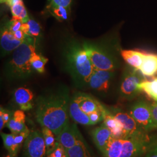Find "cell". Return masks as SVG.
<instances>
[{
	"label": "cell",
	"mask_w": 157,
	"mask_h": 157,
	"mask_svg": "<svg viewBox=\"0 0 157 157\" xmlns=\"http://www.w3.org/2000/svg\"><path fill=\"white\" fill-rule=\"evenodd\" d=\"M69 91L61 86L37 98L35 117L41 127L51 129L56 137L69 122Z\"/></svg>",
	"instance_id": "6da1fadb"
},
{
	"label": "cell",
	"mask_w": 157,
	"mask_h": 157,
	"mask_svg": "<svg viewBox=\"0 0 157 157\" xmlns=\"http://www.w3.org/2000/svg\"><path fill=\"white\" fill-rule=\"evenodd\" d=\"M65 54L68 69L76 83L80 86L89 84L95 69L83 46L71 43L68 45Z\"/></svg>",
	"instance_id": "7a4b0ae2"
},
{
	"label": "cell",
	"mask_w": 157,
	"mask_h": 157,
	"mask_svg": "<svg viewBox=\"0 0 157 157\" xmlns=\"http://www.w3.org/2000/svg\"><path fill=\"white\" fill-rule=\"evenodd\" d=\"M36 39L28 35L22 44L13 52L11 60L7 65V75L11 78H25L33 72L30 59L36 53Z\"/></svg>",
	"instance_id": "3957f363"
},
{
	"label": "cell",
	"mask_w": 157,
	"mask_h": 157,
	"mask_svg": "<svg viewBox=\"0 0 157 157\" xmlns=\"http://www.w3.org/2000/svg\"><path fill=\"white\" fill-rule=\"evenodd\" d=\"M147 132L124 139L120 157H139L146 153L155 140Z\"/></svg>",
	"instance_id": "277c9868"
},
{
	"label": "cell",
	"mask_w": 157,
	"mask_h": 157,
	"mask_svg": "<svg viewBox=\"0 0 157 157\" xmlns=\"http://www.w3.org/2000/svg\"><path fill=\"white\" fill-rule=\"evenodd\" d=\"M139 69L133 68L127 70L124 73L120 86V93L125 98L131 99L140 92L139 84L146 80Z\"/></svg>",
	"instance_id": "5b68a950"
},
{
	"label": "cell",
	"mask_w": 157,
	"mask_h": 157,
	"mask_svg": "<svg viewBox=\"0 0 157 157\" xmlns=\"http://www.w3.org/2000/svg\"><path fill=\"white\" fill-rule=\"evenodd\" d=\"M83 47L86 51L95 70L114 71L116 63L107 52L95 45L84 43Z\"/></svg>",
	"instance_id": "8992f818"
},
{
	"label": "cell",
	"mask_w": 157,
	"mask_h": 157,
	"mask_svg": "<svg viewBox=\"0 0 157 157\" xmlns=\"http://www.w3.org/2000/svg\"><path fill=\"white\" fill-rule=\"evenodd\" d=\"M129 114L146 132L157 130L152 116L150 105L144 101L136 102L130 109Z\"/></svg>",
	"instance_id": "52a82bcc"
},
{
	"label": "cell",
	"mask_w": 157,
	"mask_h": 157,
	"mask_svg": "<svg viewBox=\"0 0 157 157\" xmlns=\"http://www.w3.org/2000/svg\"><path fill=\"white\" fill-rule=\"evenodd\" d=\"M46 154V146L42 132L31 131L23 145V157H45Z\"/></svg>",
	"instance_id": "ba28073f"
},
{
	"label": "cell",
	"mask_w": 157,
	"mask_h": 157,
	"mask_svg": "<svg viewBox=\"0 0 157 157\" xmlns=\"http://www.w3.org/2000/svg\"><path fill=\"white\" fill-rule=\"evenodd\" d=\"M83 138L76 124L69 122L56 137V140L67 150L77 144Z\"/></svg>",
	"instance_id": "9c48e42d"
},
{
	"label": "cell",
	"mask_w": 157,
	"mask_h": 157,
	"mask_svg": "<svg viewBox=\"0 0 157 157\" xmlns=\"http://www.w3.org/2000/svg\"><path fill=\"white\" fill-rule=\"evenodd\" d=\"M114 75V71L94 70L89 82L90 88L98 91L107 92Z\"/></svg>",
	"instance_id": "30bf717a"
},
{
	"label": "cell",
	"mask_w": 157,
	"mask_h": 157,
	"mask_svg": "<svg viewBox=\"0 0 157 157\" xmlns=\"http://www.w3.org/2000/svg\"><path fill=\"white\" fill-rule=\"evenodd\" d=\"M112 113L123 125L124 129L128 136V138L146 133V131L141 128L140 126L136 122L134 118L129 113L122 112L118 109Z\"/></svg>",
	"instance_id": "8fae6325"
},
{
	"label": "cell",
	"mask_w": 157,
	"mask_h": 157,
	"mask_svg": "<svg viewBox=\"0 0 157 157\" xmlns=\"http://www.w3.org/2000/svg\"><path fill=\"white\" fill-rule=\"evenodd\" d=\"M73 97L78 102L80 109L89 117L93 112L97 111H104L106 109L99 101L89 94L78 93Z\"/></svg>",
	"instance_id": "7c38bea8"
},
{
	"label": "cell",
	"mask_w": 157,
	"mask_h": 157,
	"mask_svg": "<svg viewBox=\"0 0 157 157\" xmlns=\"http://www.w3.org/2000/svg\"><path fill=\"white\" fill-rule=\"evenodd\" d=\"M23 41L16 39L13 33L10 30L8 22L2 26L1 29V46L3 55L9 54L13 52Z\"/></svg>",
	"instance_id": "4fadbf2b"
},
{
	"label": "cell",
	"mask_w": 157,
	"mask_h": 157,
	"mask_svg": "<svg viewBox=\"0 0 157 157\" xmlns=\"http://www.w3.org/2000/svg\"><path fill=\"white\" fill-rule=\"evenodd\" d=\"M91 136L95 146L102 155L109 143L113 137L109 129L103 124L92 130Z\"/></svg>",
	"instance_id": "5bb4252c"
},
{
	"label": "cell",
	"mask_w": 157,
	"mask_h": 157,
	"mask_svg": "<svg viewBox=\"0 0 157 157\" xmlns=\"http://www.w3.org/2000/svg\"><path fill=\"white\" fill-rule=\"evenodd\" d=\"M13 98L15 103L23 111H28L34 106L33 92L25 87H19L15 91Z\"/></svg>",
	"instance_id": "9a60e30c"
},
{
	"label": "cell",
	"mask_w": 157,
	"mask_h": 157,
	"mask_svg": "<svg viewBox=\"0 0 157 157\" xmlns=\"http://www.w3.org/2000/svg\"><path fill=\"white\" fill-rule=\"evenodd\" d=\"M102 124L109 129L114 138L124 139L128 138L123 125L115 117L112 112L107 109Z\"/></svg>",
	"instance_id": "2e32d148"
},
{
	"label": "cell",
	"mask_w": 157,
	"mask_h": 157,
	"mask_svg": "<svg viewBox=\"0 0 157 157\" xmlns=\"http://www.w3.org/2000/svg\"><path fill=\"white\" fill-rule=\"evenodd\" d=\"M139 71L145 77H154L157 75V54L144 53Z\"/></svg>",
	"instance_id": "e0dca14e"
},
{
	"label": "cell",
	"mask_w": 157,
	"mask_h": 157,
	"mask_svg": "<svg viewBox=\"0 0 157 157\" xmlns=\"http://www.w3.org/2000/svg\"><path fill=\"white\" fill-rule=\"evenodd\" d=\"M26 115L22 110H17L13 113L11 120L6 124V127L10 129L12 133L16 134L28 129L25 124Z\"/></svg>",
	"instance_id": "ac0fdd59"
},
{
	"label": "cell",
	"mask_w": 157,
	"mask_h": 157,
	"mask_svg": "<svg viewBox=\"0 0 157 157\" xmlns=\"http://www.w3.org/2000/svg\"><path fill=\"white\" fill-rule=\"evenodd\" d=\"M69 112V116L75 123L84 126H91L89 117L80 109L78 102L73 97L70 101Z\"/></svg>",
	"instance_id": "d6986e66"
},
{
	"label": "cell",
	"mask_w": 157,
	"mask_h": 157,
	"mask_svg": "<svg viewBox=\"0 0 157 157\" xmlns=\"http://www.w3.org/2000/svg\"><path fill=\"white\" fill-rule=\"evenodd\" d=\"M144 52L139 50H124L121 51V56L131 67L139 69L143 62Z\"/></svg>",
	"instance_id": "ffe728a7"
},
{
	"label": "cell",
	"mask_w": 157,
	"mask_h": 157,
	"mask_svg": "<svg viewBox=\"0 0 157 157\" xmlns=\"http://www.w3.org/2000/svg\"><path fill=\"white\" fill-rule=\"evenodd\" d=\"M70 157H95L90 146L83 138L75 146L67 150Z\"/></svg>",
	"instance_id": "44dd1931"
},
{
	"label": "cell",
	"mask_w": 157,
	"mask_h": 157,
	"mask_svg": "<svg viewBox=\"0 0 157 157\" xmlns=\"http://www.w3.org/2000/svg\"><path fill=\"white\" fill-rule=\"evenodd\" d=\"M124 141V139L113 137L107 146L103 156L104 157H120Z\"/></svg>",
	"instance_id": "7402d4cb"
},
{
	"label": "cell",
	"mask_w": 157,
	"mask_h": 157,
	"mask_svg": "<svg viewBox=\"0 0 157 157\" xmlns=\"http://www.w3.org/2000/svg\"><path fill=\"white\" fill-rule=\"evenodd\" d=\"M141 91H143L154 101L157 102V77L150 80H145L139 84Z\"/></svg>",
	"instance_id": "603a6c76"
},
{
	"label": "cell",
	"mask_w": 157,
	"mask_h": 157,
	"mask_svg": "<svg viewBox=\"0 0 157 157\" xmlns=\"http://www.w3.org/2000/svg\"><path fill=\"white\" fill-rule=\"evenodd\" d=\"M41 132L45 141L47 150V155L56 148L58 141L56 140V136L49 128L44 126L42 127Z\"/></svg>",
	"instance_id": "cb8c5ba5"
},
{
	"label": "cell",
	"mask_w": 157,
	"mask_h": 157,
	"mask_svg": "<svg viewBox=\"0 0 157 157\" xmlns=\"http://www.w3.org/2000/svg\"><path fill=\"white\" fill-rule=\"evenodd\" d=\"M21 30L26 35L32 36L34 39L39 37L41 26L39 23L33 19H29L26 23H23Z\"/></svg>",
	"instance_id": "d4e9b609"
},
{
	"label": "cell",
	"mask_w": 157,
	"mask_h": 157,
	"mask_svg": "<svg viewBox=\"0 0 157 157\" xmlns=\"http://www.w3.org/2000/svg\"><path fill=\"white\" fill-rule=\"evenodd\" d=\"M47 8L51 14L59 21H67L71 11L70 8L61 6H55L49 3L47 6Z\"/></svg>",
	"instance_id": "484cf974"
},
{
	"label": "cell",
	"mask_w": 157,
	"mask_h": 157,
	"mask_svg": "<svg viewBox=\"0 0 157 157\" xmlns=\"http://www.w3.org/2000/svg\"><path fill=\"white\" fill-rule=\"evenodd\" d=\"M10 7L11 8L12 17L21 20L23 23H26L30 19L23 1L14 4Z\"/></svg>",
	"instance_id": "4316f807"
},
{
	"label": "cell",
	"mask_w": 157,
	"mask_h": 157,
	"mask_svg": "<svg viewBox=\"0 0 157 157\" xmlns=\"http://www.w3.org/2000/svg\"><path fill=\"white\" fill-rule=\"evenodd\" d=\"M30 132L31 130L28 128L20 133L14 134V143L11 153V154L17 155L21 148L23 146L25 141L30 133Z\"/></svg>",
	"instance_id": "83f0119b"
},
{
	"label": "cell",
	"mask_w": 157,
	"mask_h": 157,
	"mask_svg": "<svg viewBox=\"0 0 157 157\" xmlns=\"http://www.w3.org/2000/svg\"><path fill=\"white\" fill-rule=\"evenodd\" d=\"M48 59L41 54L34 53L32 56L30 63L34 70L38 73H43L45 71V67Z\"/></svg>",
	"instance_id": "f1b7e54d"
},
{
	"label": "cell",
	"mask_w": 157,
	"mask_h": 157,
	"mask_svg": "<svg viewBox=\"0 0 157 157\" xmlns=\"http://www.w3.org/2000/svg\"><path fill=\"white\" fill-rule=\"evenodd\" d=\"M13 113L10 111L1 107L0 108V130L4 129L11 120Z\"/></svg>",
	"instance_id": "f546056e"
},
{
	"label": "cell",
	"mask_w": 157,
	"mask_h": 157,
	"mask_svg": "<svg viewBox=\"0 0 157 157\" xmlns=\"http://www.w3.org/2000/svg\"><path fill=\"white\" fill-rule=\"evenodd\" d=\"M1 136L3 141V144L5 148L8 151V153L11 154L14 143V134L12 133L10 134H7L1 132Z\"/></svg>",
	"instance_id": "4dcf8cb0"
},
{
	"label": "cell",
	"mask_w": 157,
	"mask_h": 157,
	"mask_svg": "<svg viewBox=\"0 0 157 157\" xmlns=\"http://www.w3.org/2000/svg\"><path fill=\"white\" fill-rule=\"evenodd\" d=\"M66 151L65 148L59 142H57L56 148L47 155L46 157H63Z\"/></svg>",
	"instance_id": "1f68e13d"
},
{
	"label": "cell",
	"mask_w": 157,
	"mask_h": 157,
	"mask_svg": "<svg viewBox=\"0 0 157 157\" xmlns=\"http://www.w3.org/2000/svg\"><path fill=\"white\" fill-rule=\"evenodd\" d=\"M23 22L21 20H19L18 19L12 17L11 20L9 22H8V25L9 26L10 30L11 31L12 33H14L17 30H19L21 29L22 26Z\"/></svg>",
	"instance_id": "d6a6232c"
},
{
	"label": "cell",
	"mask_w": 157,
	"mask_h": 157,
	"mask_svg": "<svg viewBox=\"0 0 157 157\" xmlns=\"http://www.w3.org/2000/svg\"><path fill=\"white\" fill-rule=\"evenodd\" d=\"M72 0H48V3L55 6H61L70 8Z\"/></svg>",
	"instance_id": "836d02e7"
},
{
	"label": "cell",
	"mask_w": 157,
	"mask_h": 157,
	"mask_svg": "<svg viewBox=\"0 0 157 157\" xmlns=\"http://www.w3.org/2000/svg\"><path fill=\"white\" fill-rule=\"evenodd\" d=\"M145 157H157V137L154 141L148 151L146 152Z\"/></svg>",
	"instance_id": "e575fe53"
},
{
	"label": "cell",
	"mask_w": 157,
	"mask_h": 157,
	"mask_svg": "<svg viewBox=\"0 0 157 157\" xmlns=\"http://www.w3.org/2000/svg\"><path fill=\"white\" fill-rule=\"evenodd\" d=\"M150 105L154 121L157 125V102H153Z\"/></svg>",
	"instance_id": "d590c367"
},
{
	"label": "cell",
	"mask_w": 157,
	"mask_h": 157,
	"mask_svg": "<svg viewBox=\"0 0 157 157\" xmlns=\"http://www.w3.org/2000/svg\"><path fill=\"white\" fill-rule=\"evenodd\" d=\"M13 34H14V36L16 37V39L19 40L23 41L26 38V34L24 33V32H23L21 29L14 32Z\"/></svg>",
	"instance_id": "8d00e7d4"
},
{
	"label": "cell",
	"mask_w": 157,
	"mask_h": 157,
	"mask_svg": "<svg viewBox=\"0 0 157 157\" xmlns=\"http://www.w3.org/2000/svg\"><path fill=\"white\" fill-rule=\"evenodd\" d=\"M17 155H13V154H10V153H8L4 157H17Z\"/></svg>",
	"instance_id": "74e56055"
},
{
	"label": "cell",
	"mask_w": 157,
	"mask_h": 157,
	"mask_svg": "<svg viewBox=\"0 0 157 157\" xmlns=\"http://www.w3.org/2000/svg\"><path fill=\"white\" fill-rule=\"evenodd\" d=\"M67 151V150H66ZM63 157H70L69 156V155L67 154V151H66V154H65V155L63 156Z\"/></svg>",
	"instance_id": "f35d334b"
}]
</instances>
